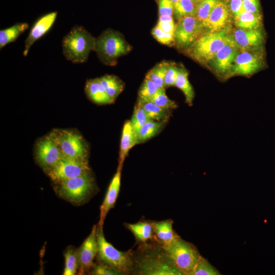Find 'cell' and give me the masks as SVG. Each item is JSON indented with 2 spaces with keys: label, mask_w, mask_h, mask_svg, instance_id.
I'll return each instance as SVG.
<instances>
[{
  "label": "cell",
  "mask_w": 275,
  "mask_h": 275,
  "mask_svg": "<svg viewBox=\"0 0 275 275\" xmlns=\"http://www.w3.org/2000/svg\"><path fill=\"white\" fill-rule=\"evenodd\" d=\"M63 53L73 63L86 62L91 51H95L96 39L80 25L73 26L62 39Z\"/></svg>",
  "instance_id": "cell-1"
},
{
  "label": "cell",
  "mask_w": 275,
  "mask_h": 275,
  "mask_svg": "<svg viewBox=\"0 0 275 275\" xmlns=\"http://www.w3.org/2000/svg\"><path fill=\"white\" fill-rule=\"evenodd\" d=\"M163 253L181 275H190L200 255L192 244L177 236L162 245Z\"/></svg>",
  "instance_id": "cell-2"
},
{
  "label": "cell",
  "mask_w": 275,
  "mask_h": 275,
  "mask_svg": "<svg viewBox=\"0 0 275 275\" xmlns=\"http://www.w3.org/2000/svg\"><path fill=\"white\" fill-rule=\"evenodd\" d=\"M96 238L98 245L97 258L102 263L111 266L124 274L129 273L133 265V258L129 252L116 249L105 239L103 226H97Z\"/></svg>",
  "instance_id": "cell-3"
},
{
  "label": "cell",
  "mask_w": 275,
  "mask_h": 275,
  "mask_svg": "<svg viewBox=\"0 0 275 275\" xmlns=\"http://www.w3.org/2000/svg\"><path fill=\"white\" fill-rule=\"evenodd\" d=\"M228 28L216 32H209L201 35L191 44V53L198 60H212L216 53L225 45L234 41Z\"/></svg>",
  "instance_id": "cell-4"
},
{
  "label": "cell",
  "mask_w": 275,
  "mask_h": 275,
  "mask_svg": "<svg viewBox=\"0 0 275 275\" xmlns=\"http://www.w3.org/2000/svg\"><path fill=\"white\" fill-rule=\"evenodd\" d=\"M57 192L60 197L74 204L87 200L95 190V184L90 173L59 183Z\"/></svg>",
  "instance_id": "cell-5"
},
{
  "label": "cell",
  "mask_w": 275,
  "mask_h": 275,
  "mask_svg": "<svg viewBox=\"0 0 275 275\" xmlns=\"http://www.w3.org/2000/svg\"><path fill=\"white\" fill-rule=\"evenodd\" d=\"M129 48L121 35L112 30L104 31L96 39L95 51L100 60L108 65L125 54Z\"/></svg>",
  "instance_id": "cell-6"
},
{
  "label": "cell",
  "mask_w": 275,
  "mask_h": 275,
  "mask_svg": "<svg viewBox=\"0 0 275 275\" xmlns=\"http://www.w3.org/2000/svg\"><path fill=\"white\" fill-rule=\"evenodd\" d=\"M52 133L64 157L88 160L87 147L79 134L68 130H54Z\"/></svg>",
  "instance_id": "cell-7"
},
{
  "label": "cell",
  "mask_w": 275,
  "mask_h": 275,
  "mask_svg": "<svg viewBox=\"0 0 275 275\" xmlns=\"http://www.w3.org/2000/svg\"><path fill=\"white\" fill-rule=\"evenodd\" d=\"M46 172L52 180L59 183L90 173V169L88 160L64 157L56 166Z\"/></svg>",
  "instance_id": "cell-8"
},
{
  "label": "cell",
  "mask_w": 275,
  "mask_h": 275,
  "mask_svg": "<svg viewBox=\"0 0 275 275\" xmlns=\"http://www.w3.org/2000/svg\"><path fill=\"white\" fill-rule=\"evenodd\" d=\"M35 157L39 164L46 171L56 166L64 157L52 132L37 142Z\"/></svg>",
  "instance_id": "cell-9"
},
{
  "label": "cell",
  "mask_w": 275,
  "mask_h": 275,
  "mask_svg": "<svg viewBox=\"0 0 275 275\" xmlns=\"http://www.w3.org/2000/svg\"><path fill=\"white\" fill-rule=\"evenodd\" d=\"M139 272L145 275H181L163 253L160 255H147L138 262Z\"/></svg>",
  "instance_id": "cell-10"
},
{
  "label": "cell",
  "mask_w": 275,
  "mask_h": 275,
  "mask_svg": "<svg viewBox=\"0 0 275 275\" xmlns=\"http://www.w3.org/2000/svg\"><path fill=\"white\" fill-rule=\"evenodd\" d=\"M204 26L196 16H186L180 19L175 28V40L181 46L191 45L201 35Z\"/></svg>",
  "instance_id": "cell-11"
},
{
  "label": "cell",
  "mask_w": 275,
  "mask_h": 275,
  "mask_svg": "<svg viewBox=\"0 0 275 275\" xmlns=\"http://www.w3.org/2000/svg\"><path fill=\"white\" fill-rule=\"evenodd\" d=\"M96 230L97 225H94L89 235L77 249L78 274L90 272L94 265V260L98 252Z\"/></svg>",
  "instance_id": "cell-12"
},
{
  "label": "cell",
  "mask_w": 275,
  "mask_h": 275,
  "mask_svg": "<svg viewBox=\"0 0 275 275\" xmlns=\"http://www.w3.org/2000/svg\"><path fill=\"white\" fill-rule=\"evenodd\" d=\"M57 16V12H51L39 17L33 24L24 42L23 55L26 56L32 45L51 28Z\"/></svg>",
  "instance_id": "cell-13"
},
{
  "label": "cell",
  "mask_w": 275,
  "mask_h": 275,
  "mask_svg": "<svg viewBox=\"0 0 275 275\" xmlns=\"http://www.w3.org/2000/svg\"><path fill=\"white\" fill-rule=\"evenodd\" d=\"M260 67V60L256 54L243 51L237 55L227 76L249 75L258 71Z\"/></svg>",
  "instance_id": "cell-14"
},
{
  "label": "cell",
  "mask_w": 275,
  "mask_h": 275,
  "mask_svg": "<svg viewBox=\"0 0 275 275\" xmlns=\"http://www.w3.org/2000/svg\"><path fill=\"white\" fill-rule=\"evenodd\" d=\"M122 168V166H118L117 172L108 186L103 201L100 207V216L98 225L103 226L107 213L115 204L120 188Z\"/></svg>",
  "instance_id": "cell-15"
},
{
  "label": "cell",
  "mask_w": 275,
  "mask_h": 275,
  "mask_svg": "<svg viewBox=\"0 0 275 275\" xmlns=\"http://www.w3.org/2000/svg\"><path fill=\"white\" fill-rule=\"evenodd\" d=\"M229 14L226 4L223 1L217 0L208 17L202 22L203 25L210 32L222 30L226 28Z\"/></svg>",
  "instance_id": "cell-16"
},
{
  "label": "cell",
  "mask_w": 275,
  "mask_h": 275,
  "mask_svg": "<svg viewBox=\"0 0 275 275\" xmlns=\"http://www.w3.org/2000/svg\"><path fill=\"white\" fill-rule=\"evenodd\" d=\"M237 48L234 42L225 45L216 53L212 60L217 72L223 73L229 71L238 53Z\"/></svg>",
  "instance_id": "cell-17"
},
{
  "label": "cell",
  "mask_w": 275,
  "mask_h": 275,
  "mask_svg": "<svg viewBox=\"0 0 275 275\" xmlns=\"http://www.w3.org/2000/svg\"><path fill=\"white\" fill-rule=\"evenodd\" d=\"M232 36L237 46L243 49L256 47L260 45L263 40L262 33L257 29H240L235 31Z\"/></svg>",
  "instance_id": "cell-18"
},
{
  "label": "cell",
  "mask_w": 275,
  "mask_h": 275,
  "mask_svg": "<svg viewBox=\"0 0 275 275\" xmlns=\"http://www.w3.org/2000/svg\"><path fill=\"white\" fill-rule=\"evenodd\" d=\"M85 92L87 97L97 104H106L114 102L106 93L98 78L87 81Z\"/></svg>",
  "instance_id": "cell-19"
},
{
  "label": "cell",
  "mask_w": 275,
  "mask_h": 275,
  "mask_svg": "<svg viewBox=\"0 0 275 275\" xmlns=\"http://www.w3.org/2000/svg\"><path fill=\"white\" fill-rule=\"evenodd\" d=\"M137 144V136L132 127L130 121H127L124 124L122 132L119 165L122 166L130 149Z\"/></svg>",
  "instance_id": "cell-20"
},
{
  "label": "cell",
  "mask_w": 275,
  "mask_h": 275,
  "mask_svg": "<svg viewBox=\"0 0 275 275\" xmlns=\"http://www.w3.org/2000/svg\"><path fill=\"white\" fill-rule=\"evenodd\" d=\"M173 223L171 219L152 222L153 232L162 244L170 242L178 236L173 231Z\"/></svg>",
  "instance_id": "cell-21"
},
{
  "label": "cell",
  "mask_w": 275,
  "mask_h": 275,
  "mask_svg": "<svg viewBox=\"0 0 275 275\" xmlns=\"http://www.w3.org/2000/svg\"><path fill=\"white\" fill-rule=\"evenodd\" d=\"M29 27L27 22H17L13 25L0 31V49L15 41Z\"/></svg>",
  "instance_id": "cell-22"
},
{
  "label": "cell",
  "mask_w": 275,
  "mask_h": 275,
  "mask_svg": "<svg viewBox=\"0 0 275 275\" xmlns=\"http://www.w3.org/2000/svg\"><path fill=\"white\" fill-rule=\"evenodd\" d=\"M98 79L108 96L114 101L124 88L122 81L113 75H105Z\"/></svg>",
  "instance_id": "cell-23"
},
{
  "label": "cell",
  "mask_w": 275,
  "mask_h": 275,
  "mask_svg": "<svg viewBox=\"0 0 275 275\" xmlns=\"http://www.w3.org/2000/svg\"><path fill=\"white\" fill-rule=\"evenodd\" d=\"M126 227L133 233L136 241L140 242H145L150 239L154 233L152 223L147 222L127 224Z\"/></svg>",
  "instance_id": "cell-24"
},
{
  "label": "cell",
  "mask_w": 275,
  "mask_h": 275,
  "mask_svg": "<svg viewBox=\"0 0 275 275\" xmlns=\"http://www.w3.org/2000/svg\"><path fill=\"white\" fill-rule=\"evenodd\" d=\"M175 86L183 93L186 103L190 105L193 101L195 94L193 88L188 79L187 71L182 68H178V73Z\"/></svg>",
  "instance_id": "cell-25"
},
{
  "label": "cell",
  "mask_w": 275,
  "mask_h": 275,
  "mask_svg": "<svg viewBox=\"0 0 275 275\" xmlns=\"http://www.w3.org/2000/svg\"><path fill=\"white\" fill-rule=\"evenodd\" d=\"M149 118L154 121L165 122L170 117V109L159 106L152 102L138 101Z\"/></svg>",
  "instance_id": "cell-26"
},
{
  "label": "cell",
  "mask_w": 275,
  "mask_h": 275,
  "mask_svg": "<svg viewBox=\"0 0 275 275\" xmlns=\"http://www.w3.org/2000/svg\"><path fill=\"white\" fill-rule=\"evenodd\" d=\"M164 122L150 120L140 129L137 135L138 142L143 143L155 136L161 129Z\"/></svg>",
  "instance_id": "cell-27"
},
{
  "label": "cell",
  "mask_w": 275,
  "mask_h": 275,
  "mask_svg": "<svg viewBox=\"0 0 275 275\" xmlns=\"http://www.w3.org/2000/svg\"><path fill=\"white\" fill-rule=\"evenodd\" d=\"M235 19V24L240 29L250 30L257 29L261 18L259 14L244 11Z\"/></svg>",
  "instance_id": "cell-28"
},
{
  "label": "cell",
  "mask_w": 275,
  "mask_h": 275,
  "mask_svg": "<svg viewBox=\"0 0 275 275\" xmlns=\"http://www.w3.org/2000/svg\"><path fill=\"white\" fill-rule=\"evenodd\" d=\"M197 3L193 0H179L174 5V12L177 18L196 16Z\"/></svg>",
  "instance_id": "cell-29"
},
{
  "label": "cell",
  "mask_w": 275,
  "mask_h": 275,
  "mask_svg": "<svg viewBox=\"0 0 275 275\" xmlns=\"http://www.w3.org/2000/svg\"><path fill=\"white\" fill-rule=\"evenodd\" d=\"M65 268L63 275H74L78 270L77 249L68 248L64 253Z\"/></svg>",
  "instance_id": "cell-30"
},
{
  "label": "cell",
  "mask_w": 275,
  "mask_h": 275,
  "mask_svg": "<svg viewBox=\"0 0 275 275\" xmlns=\"http://www.w3.org/2000/svg\"><path fill=\"white\" fill-rule=\"evenodd\" d=\"M169 65L167 63L157 64L148 72L146 77L152 80L158 88H164V78Z\"/></svg>",
  "instance_id": "cell-31"
},
{
  "label": "cell",
  "mask_w": 275,
  "mask_h": 275,
  "mask_svg": "<svg viewBox=\"0 0 275 275\" xmlns=\"http://www.w3.org/2000/svg\"><path fill=\"white\" fill-rule=\"evenodd\" d=\"M151 120L142 107L137 103L135 106L130 123L136 136L141 127L148 121Z\"/></svg>",
  "instance_id": "cell-32"
},
{
  "label": "cell",
  "mask_w": 275,
  "mask_h": 275,
  "mask_svg": "<svg viewBox=\"0 0 275 275\" xmlns=\"http://www.w3.org/2000/svg\"><path fill=\"white\" fill-rule=\"evenodd\" d=\"M158 89L152 80L145 77L139 90L138 101H150Z\"/></svg>",
  "instance_id": "cell-33"
},
{
  "label": "cell",
  "mask_w": 275,
  "mask_h": 275,
  "mask_svg": "<svg viewBox=\"0 0 275 275\" xmlns=\"http://www.w3.org/2000/svg\"><path fill=\"white\" fill-rule=\"evenodd\" d=\"M221 273L205 258L200 256L190 275H219Z\"/></svg>",
  "instance_id": "cell-34"
},
{
  "label": "cell",
  "mask_w": 275,
  "mask_h": 275,
  "mask_svg": "<svg viewBox=\"0 0 275 275\" xmlns=\"http://www.w3.org/2000/svg\"><path fill=\"white\" fill-rule=\"evenodd\" d=\"M150 101L153 102L159 106L168 109H173L177 107L176 103L170 99L166 95L164 88L158 89Z\"/></svg>",
  "instance_id": "cell-35"
},
{
  "label": "cell",
  "mask_w": 275,
  "mask_h": 275,
  "mask_svg": "<svg viewBox=\"0 0 275 275\" xmlns=\"http://www.w3.org/2000/svg\"><path fill=\"white\" fill-rule=\"evenodd\" d=\"M217 0H202L197 3L196 17L202 22L209 15Z\"/></svg>",
  "instance_id": "cell-36"
},
{
  "label": "cell",
  "mask_w": 275,
  "mask_h": 275,
  "mask_svg": "<svg viewBox=\"0 0 275 275\" xmlns=\"http://www.w3.org/2000/svg\"><path fill=\"white\" fill-rule=\"evenodd\" d=\"M94 275H120L125 274L122 271L106 264L100 263L94 265L90 272Z\"/></svg>",
  "instance_id": "cell-37"
},
{
  "label": "cell",
  "mask_w": 275,
  "mask_h": 275,
  "mask_svg": "<svg viewBox=\"0 0 275 275\" xmlns=\"http://www.w3.org/2000/svg\"><path fill=\"white\" fill-rule=\"evenodd\" d=\"M152 34L158 42L166 45H171L175 40L174 34L163 31L157 25L153 29Z\"/></svg>",
  "instance_id": "cell-38"
},
{
  "label": "cell",
  "mask_w": 275,
  "mask_h": 275,
  "mask_svg": "<svg viewBox=\"0 0 275 275\" xmlns=\"http://www.w3.org/2000/svg\"><path fill=\"white\" fill-rule=\"evenodd\" d=\"M178 73V68L169 64L164 78V88L175 86Z\"/></svg>",
  "instance_id": "cell-39"
},
{
  "label": "cell",
  "mask_w": 275,
  "mask_h": 275,
  "mask_svg": "<svg viewBox=\"0 0 275 275\" xmlns=\"http://www.w3.org/2000/svg\"><path fill=\"white\" fill-rule=\"evenodd\" d=\"M174 9V4L170 0H158L159 15L172 16Z\"/></svg>",
  "instance_id": "cell-40"
},
{
  "label": "cell",
  "mask_w": 275,
  "mask_h": 275,
  "mask_svg": "<svg viewBox=\"0 0 275 275\" xmlns=\"http://www.w3.org/2000/svg\"><path fill=\"white\" fill-rule=\"evenodd\" d=\"M229 7L235 18L245 11L243 0H230Z\"/></svg>",
  "instance_id": "cell-41"
},
{
  "label": "cell",
  "mask_w": 275,
  "mask_h": 275,
  "mask_svg": "<svg viewBox=\"0 0 275 275\" xmlns=\"http://www.w3.org/2000/svg\"><path fill=\"white\" fill-rule=\"evenodd\" d=\"M245 11L259 14V3L258 0H243Z\"/></svg>",
  "instance_id": "cell-42"
},
{
  "label": "cell",
  "mask_w": 275,
  "mask_h": 275,
  "mask_svg": "<svg viewBox=\"0 0 275 275\" xmlns=\"http://www.w3.org/2000/svg\"><path fill=\"white\" fill-rule=\"evenodd\" d=\"M157 25L163 31L174 34L176 26L174 20L158 21Z\"/></svg>",
  "instance_id": "cell-43"
},
{
  "label": "cell",
  "mask_w": 275,
  "mask_h": 275,
  "mask_svg": "<svg viewBox=\"0 0 275 275\" xmlns=\"http://www.w3.org/2000/svg\"><path fill=\"white\" fill-rule=\"evenodd\" d=\"M174 5L176 2H177L179 0H170Z\"/></svg>",
  "instance_id": "cell-44"
},
{
  "label": "cell",
  "mask_w": 275,
  "mask_h": 275,
  "mask_svg": "<svg viewBox=\"0 0 275 275\" xmlns=\"http://www.w3.org/2000/svg\"><path fill=\"white\" fill-rule=\"evenodd\" d=\"M194 2H196V3H199L200 2H201V1L202 0H193Z\"/></svg>",
  "instance_id": "cell-45"
}]
</instances>
